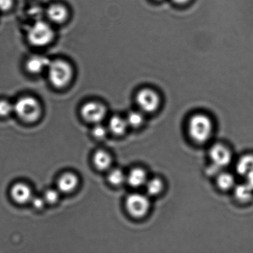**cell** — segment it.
Wrapping results in <instances>:
<instances>
[{"label":"cell","mask_w":253,"mask_h":253,"mask_svg":"<svg viewBox=\"0 0 253 253\" xmlns=\"http://www.w3.org/2000/svg\"><path fill=\"white\" fill-rule=\"evenodd\" d=\"M144 188L146 191V194L148 197H156L163 192L165 183L161 178L153 177L148 178Z\"/></svg>","instance_id":"16"},{"label":"cell","mask_w":253,"mask_h":253,"mask_svg":"<svg viewBox=\"0 0 253 253\" xmlns=\"http://www.w3.org/2000/svg\"><path fill=\"white\" fill-rule=\"evenodd\" d=\"M81 114L85 121L97 124L105 118L106 110L102 104L91 101L83 106Z\"/></svg>","instance_id":"8"},{"label":"cell","mask_w":253,"mask_h":253,"mask_svg":"<svg viewBox=\"0 0 253 253\" xmlns=\"http://www.w3.org/2000/svg\"><path fill=\"white\" fill-rule=\"evenodd\" d=\"M128 126L133 128H138L144 123V116L140 112L133 111L128 114L126 119Z\"/></svg>","instance_id":"21"},{"label":"cell","mask_w":253,"mask_h":253,"mask_svg":"<svg viewBox=\"0 0 253 253\" xmlns=\"http://www.w3.org/2000/svg\"><path fill=\"white\" fill-rule=\"evenodd\" d=\"M236 200L242 203L251 202L253 199V190L246 183L235 185L234 189Z\"/></svg>","instance_id":"15"},{"label":"cell","mask_w":253,"mask_h":253,"mask_svg":"<svg viewBox=\"0 0 253 253\" xmlns=\"http://www.w3.org/2000/svg\"><path fill=\"white\" fill-rule=\"evenodd\" d=\"M126 175L122 170L120 169H115L111 170L108 176V179L111 184L114 185H120L123 184L126 180Z\"/></svg>","instance_id":"20"},{"label":"cell","mask_w":253,"mask_h":253,"mask_svg":"<svg viewBox=\"0 0 253 253\" xmlns=\"http://www.w3.org/2000/svg\"><path fill=\"white\" fill-rule=\"evenodd\" d=\"M236 170L239 175L244 177L253 172V154L242 156L237 161Z\"/></svg>","instance_id":"14"},{"label":"cell","mask_w":253,"mask_h":253,"mask_svg":"<svg viewBox=\"0 0 253 253\" xmlns=\"http://www.w3.org/2000/svg\"><path fill=\"white\" fill-rule=\"evenodd\" d=\"M173 1H174L175 2H177V3L178 4H184L185 2L189 1V0H173Z\"/></svg>","instance_id":"28"},{"label":"cell","mask_w":253,"mask_h":253,"mask_svg":"<svg viewBox=\"0 0 253 253\" xmlns=\"http://www.w3.org/2000/svg\"><path fill=\"white\" fill-rule=\"evenodd\" d=\"M31 201L32 206L37 210L42 209L44 207V203H45V200H44V198L39 197H32Z\"/></svg>","instance_id":"25"},{"label":"cell","mask_w":253,"mask_h":253,"mask_svg":"<svg viewBox=\"0 0 253 253\" xmlns=\"http://www.w3.org/2000/svg\"><path fill=\"white\" fill-rule=\"evenodd\" d=\"M188 131L190 137L195 143L203 144L207 142L212 134V121L207 115L197 114L190 118Z\"/></svg>","instance_id":"1"},{"label":"cell","mask_w":253,"mask_h":253,"mask_svg":"<svg viewBox=\"0 0 253 253\" xmlns=\"http://www.w3.org/2000/svg\"><path fill=\"white\" fill-rule=\"evenodd\" d=\"M136 101L141 110L145 113H153L160 105V98L155 91L151 89H143L139 91Z\"/></svg>","instance_id":"7"},{"label":"cell","mask_w":253,"mask_h":253,"mask_svg":"<svg viewBox=\"0 0 253 253\" xmlns=\"http://www.w3.org/2000/svg\"><path fill=\"white\" fill-rule=\"evenodd\" d=\"M92 134L96 138H103L105 137L106 134H107V130H106L105 126L97 125L93 128Z\"/></svg>","instance_id":"24"},{"label":"cell","mask_w":253,"mask_h":253,"mask_svg":"<svg viewBox=\"0 0 253 253\" xmlns=\"http://www.w3.org/2000/svg\"><path fill=\"white\" fill-rule=\"evenodd\" d=\"M47 17L54 23L59 24L64 22L68 17V10L63 5L54 4L49 6L46 11Z\"/></svg>","instance_id":"12"},{"label":"cell","mask_w":253,"mask_h":253,"mask_svg":"<svg viewBox=\"0 0 253 253\" xmlns=\"http://www.w3.org/2000/svg\"><path fill=\"white\" fill-rule=\"evenodd\" d=\"M13 5L12 0H0V12H4L9 11Z\"/></svg>","instance_id":"26"},{"label":"cell","mask_w":253,"mask_h":253,"mask_svg":"<svg viewBox=\"0 0 253 253\" xmlns=\"http://www.w3.org/2000/svg\"><path fill=\"white\" fill-rule=\"evenodd\" d=\"M14 112V105L4 99H0V117H6Z\"/></svg>","instance_id":"22"},{"label":"cell","mask_w":253,"mask_h":253,"mask_svg":"<svg viewBox=\"0 0 253 253\" xmlns=\"http://www.w3.org/2000/svg\"><path fill=\"white\" fill-rule=\"evenodd\" d=\"M146 171L143 168L132 169L126 177V181L129 185L133 188L144 187L148 180Z\"/></svg>","instance_id":"9"},{"label":"cell","mask_w":253,"mask_h":253,"mask_svg":"<svg viewBox=\"0 0 253 253\" xmlns=\"http://www.w3.org/2000/svg\"><path fill=\"white\" fill-rule=\"evenodd\" d=\"M48 71L49 81L58 88L66 86L73 76V69L70 64L62 60L51 61Z\"/></svg>","instance_id":"3"},{"label":"cell","mask_w":253,"mask_h":253,"mask_svg":"<svg viewBox=\"0 0 253 253\" xmlns=\"http://www.w3.org/2000/svg\"><path fill=\"white\" fill-rule=\"evenodd\" d=\"M78 183V178L74 173H64L59 178L58 182V189L64 193L71 192L77 187Z\"/></svg>","instance_id":"13"},{"label":"cell","mask_w":253,"mask_h":253,"mask_svg":"<svg viewBox=\"0 0 253 253\" xmlns=\"http://www.w3.org/2000/svg\"><path fill=\"white\" fill-rule=\"evenodd\" d=\"M11 193L14 200L21 204L29 202L33 197L31 188L23 183H17L14 185L11 188Z\"/></svg>","instance_id":"10"},{"label":"cell","mask_w":253,"mask_h":253,"mask_svg":"<svg viewBox=\"0 0 253 253\" xmlns=\"http://www.w3.org/2000/svg\"><path fill=\"white\" fill-rule=\"evenodd\" d=\"M41 111L39 101L30 96L20 98L14 104V112L26 122H34L38 120L41 116Z\"/></svg>","instance_id":"2"},{"label":"cell","mask_w":253,"mask_h":253,"mask_svg":"<svg viewBox=\"0 0 253 253\" xmlns=\"http://www.w3.org/2000/svg\"><path fill=\"white\" fill-rule=\"evenodd\" d=\"M216 176V184L220 190H230L236 185L234 175L231 173L219 172Z\"/></svg>","instance_id":"17"},{"label":"cell","mask_w":253,"mask_h":253,"mask_svg":"<svg viewBox=\"0 0 253 253\" xmlns=\"http://www.w3.org/2000/svg\"><path fill=\"white\" fill-rule=\"evenodd\" d=\"M109 126L111 131L118 135L125 133L128 126L126 120L118 116H113L111 118Z\"/></svg>","instance_id":"19"},{"label":"cell","mask_w":253,"mask_h":253,"mask_svg":"<svg viewBox=\"0 0 253 253\" xmlns=\"http://www.w3.org/2000/svg\"><path fill=\"white\" fill-rule=\"evenodd\" d=\"M245 178V183L253 190V172L250 173V174L247 175Z\"/></svg>","instance_id":"27"},{"label":"cell","mask_w":253,"mask_h":253,"mask_svg":"<svg viewBox=\"0 0 253 253\" xmlns=\"http://www.w3.org/2000/svg\"><path fill=\"white\" fill-rule=\"evenodd\" d=\"M209 157L211 165L221 169L231 163L233 155L231 150L224 144H214L209 150Z\"/></svg>","instance_id":"6"},{"label":"cell","mask_w":253,"mask_h":253,"mask_svg":"<svg viewBox=\"0 0 253 253\" xmlns=\"http://www.w3.org/2000/svg\"><path fill=\"white\" fill-rule=\"evenodd\" d=\"M126 207L131 216L140 219L150 212L151 202L146 194L133 193L129 195L126 200Z\"/></svg>","instance_id":"4"},{"label":"cell","mask_w":253,"mask_h":253,"mask_svg":"<svg viewBox=\"0 0 253 253\" xmlns=\"http://www.w3.org/2000/svg\"><path fill=\"white\" fill-rule=\"evenodd\" d=\"M51 61L46 57L43 56H34L27 61L26 68L30 73L39 74L47 69L48 70Z\"/></svg>","instance_id":"11"},{"label":"cell","mask_w":253,"mask_h":253,"mask_svg":"<svg viewBox=\"0 0 253 253\" xmlns=\"http://www.w3.org/2000/svg\"><path fill=\"white\" fill-rule=\"evenodd\" d=\"M43 198L46 202L54 204L59 199V193L56 190L49 189L46 191Z\"/></svg>","instance_id":"23"},{"label":"cell","mask_w":253,"mask_h":253,"mask_svg":"<svg viewBox=\"0 0 253 253\" xmlns=\"http://www.w3.org/2000/svg\"><path fill=\"white\" fill-rule=\"evenodd\" d=\"M93 162L96 168L99 170L108 169L111 165V156L103 150H98L94 155Z\"/></svg>","instance_id":"18"},{"label":"cell","mask_w":253,"mask_h":253,"mask_svg":"<svg viewBox=\"0 0 253 253\" xmlns=\"http://www.w3.org/2000/svg\"><path fill=\"white\" fill-rule=\"evenodd\" d=\"M53 37V31L51 26L43 21L37 22L32 25L27 34L30 43L36 46L47 45Z\"/></svg>","instance_id":"5"}]
</instances>
